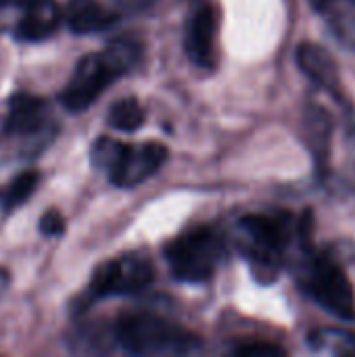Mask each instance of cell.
Instances as JSON below:
<instances>
[{
	"label": "cell",
	"instance_id": "6da1fadb",
	"mask_svg": "<svg viewBox=\"0 0 355 357\" xmlns=\"http://www.w3.org/2000/svg\"><path fill=\"white\" fill-rule=\"evenodd\" d=\"M115 337L132 356H190L201 351V339L153 314H128L115 324Z\"/></svg>",
	"mask_w": 355,
	"mask_h": 357
},
{
	"label": "cell",
	"instance_id": "7a4b0ae2",
	"mask_svg": "<svg viewBox=\"0 0 355 357\" xmlns=\"http://www.w3.org/2000/svg\"><path fill=\"white\" fill-rule=\"evenodd\" d=\"M226 257V243L213 228H197L167 247V264L182 282L209 280Z\"/></svg>",
	"mask_w": 355,
	"mask_h": 357
},
{
	"label": "cell",
	"instance_id": "3957f363",
	"mask_svg": "<svg viewBox=\"0 0 355 357\" xmlns=\"http://www.w3.org/2000/svg\"><path fill=\"white\" fill-rule=\"evenodd\" d=\"M245 232V251L259 280L272 282L282 266L285 249L291 238L287 215H247L241 220Z\"/></svg>",
	"mask_w": 355,
	"mask_h": 357
},
{
	"label": "cell",
	"instance_id": "277c9868",
	"mask_svg": "<svg viewBox=\"0 0 355 357\" xmlns=\"http://www.w3.org/2000/svg\"><path fill=\"white\" fill-rule=\"evenodd\" d=\"M303 291L341 320H355L354 289L345 272L328 257H312L301 272Z\"/></svg>",
	"mask_w": 355,
	"mask_h": 357
},
{
	"label": "cell",
	"instance_id": "5b68a950",
	"mask_svg": "<svg viewBox=\"0 0 355 357\" xmlns=\"http://www.w3.org/2000/svg\"><path fill=\"white\" fill-rule=\"evenodd\" d=\"M153 280H155V270L149 264V259L138 255H126L96 268L90 280L88 295L92 299L134 295L144 291Z\"/></svg>",
	"mask_w": 355,
	"mask_h": 357
},
{
	"label": "cell",
	"instance_id": "8992f818",
	"mask_svg": "<svg viewBox=\"0 0 355 357\" xmlns=\"http://www.w3.org/2000/svg\"><path fill=\"white\" fill-rule=\"evenodd\" d=\"M117 77L103 59V54H86L73 69L71 79L67 82L61 102L67 111L80 113L86 111L103 92L109 84H113Z\"/></svg>",
	"mask_w": 355,
	"mask_h": 357
},
{
	"label": "cell",
	"instance_id": "52a82bcc",
	"mask_svg": "<svg viewBox=\"0 0 355 357\" xmlns=\"http://www.w3.org/2000/svg\"><path fill=\"white\" fill-rule=\"evenodd\" d=\"M167 149L159 142L123 144L107 172L111 182L119 188H132L155 176L167 161Z\"/></svg>",
	"mask_w": 355,
	"mask_h": 357
},
{
	"label": "cell",
	"instance_id": "ba28073f",
	"mask_svg": "<svg viewBox=\"0 0 355 357\" xmlns=\"http://www.w3.org/2000/svg\"><path fill=\"white\" fill-rule=\"evenodd\" d=\"M216 36L218 15L209 2H197L186 21L184 48L188 59L201 69H213L216 65Z\"/></svg>",
	"mask_w": 355,
	"mask_h": 357
},
{
	"label": "cell",
	"instance_id": "9c48e42d",
	"mask_svg": "<svg viewBox=\"0 0 355 357\" xmlns=\"http://www.w3.org/2000/svg\"><path fill=\"white\" fill-rule=\"evenodd\" d=\"M48 126V105L46 100L19 92L8 98L4 132L10 136H33Z\"/></svg>",
	"mask_w": 355,
	"mask_h": 357
},
{
	"label": "cell",
	"instance_id": "30bf717a",
	"mask_svg": "<svg viewBox=\"0 0 355 357\" xmlns=\"http://www.w3.org/2000/svg\"><path fill=\"white\" fill-rule=\"evenodd\" d=\"M61 8L56 0H33L23 8V17L15 27V36L23 42H40L56 31Z\"/></svg>",
	"mask_w": 355,
	"mask_h": 357
},
{
	"label": "cell",
	"instance_id": "8fae6325",
	"mask_svg": "<svg viewBox=\"0 0 355 357\" xmlns=\"http://www.w3.org/2000/svg\"><path fill=\"white\" fill-rule=\"evenodd\" d=\"M297 63L301 71L320 88L335 92L339 88V67L331 52L320 44L305 42L297 48Z\"/></svg>",
	"mask_w": 355,
	"mask_h": 357
},
{
	"label": "cell",
	"instance_id": "7c38bea8",
	"mask_svg": "<svg viewBox=\"0 0 355 357\" xmlns=\"http://www.w3.org/2000/svg\"><path fill=\"white\" fill-rule=\"evenodd\" d=\"M65 21L73 33L86 36L109 29L117 21V13L109 10L98 0H69L65 6Z\"/></svg>",
	"mask_w": 355,
	"mask_h": 357
},
{
	"label": "cell",
	"instance_id": "4fadbf2b",
	"mask_svg": "<svg viewBox=\"0 0 355 357\" xmlns=\"http://www.w3.org/2000/svg\"><path fill=\"white\" fill-rule=\"evenodd\" d=\"M100 54L111 67V71L115 73V77H121L136 67V63L142 56V46L136 38L123 36V38H115Z\"/></svg>",
	"mask_w": 355,
	"mask_h": 357
},
{
	"label": "cell",
	"instance_id": "5bb4252c",
	"mask_svg": "<svg viewBox=\"0 0 355 357\" xmlns=\"http://www.w3.org/2000/svg\"><path fill=\"white\" fill-rule=\"evenodd\" d=\"M310 347L316 354L326 356H355V333L339 331V328H324L316 331L308 337Z\"/></svg>",
	"mask_w": 355,
	"mask_h": 357
},
{
	"label": "cell",
	"instance_id": "9a60e30c",
	"mask_svg": "<svg viewBox=\"0 0 355 357\" xmlns=\"http://www.w3.org/2000/svg\"><path fill=\"white\" fill-rule=\"evenodd\" d=\"M107 121L119 132H136L144 123V111L136 98H121L111 107Z\"/></svg>",
	"mask_w": 355,
	"mask_h": 357
},
{
	"label": "cell",
	"instance_id": "2e32d148",
	"mask_svg": "<svg viewBox=\"0 0 355 357\" xmlns=\"http://www.w3.org/2000/svg\"><path fill=\"white\" fill-rule=\"evenodd\" d=\"M38 182H40L38 172H21V174L6 186V190H4V195H2V205H4V209L10 211V209H17L19 205H23V203L33 195Z\"/></svg>",
	"mask_w": 355,
	"mask_h": 357
},
{
	"label": "cell",
	"instance_id": "e0dca14e",
	"mask_svg": "<svg viewBox=\"0 0 355 357\" xmlns=\"http://www.w3.org/2000/svg\"><path fill=\"white\" fill-rule=\"evenodd\" d=\"M310 138L314 140V151L318 159H326L328 155V138H331V117L322 109H314L308 117Z\"/></svg>",
	"mask_w": 355,
	"mask_h": 357
},
{
	"label": "cell",
	"instance_id": "ac0fdd59",
	"mask_svg": "<svg viewBox=\"0 0 355 357\" xmlns=\"http://www.w3.org/2000/svg\"><path fill=\"white\" fill-rule=\"evenodd\" d=\"M121 149V142L119 140H113V138H98L94 144H92V151H90V157H92V165L96 169H103V172H109L117 153Z\"/></svg>",
	"mask_w": 355,
	"mask_h": 357
},
{
	"label": "cell",
	"instance_id": "d6986e66",
	"mask_svg": "<svg viewBox=\"0 0 355 357\" xmlns=\"http://www.w3.org/2000/svg\"><path fill=\"white\" fill-rule=\"evenodd\" d=\"M234 356L239 357H280L285 356V349L274 345V343H247V345H239L234 349Z\"/></svg>",
	"mask_w": 355,
	"mask_h": 357
},
{
	"label": "cell",
	"instance_id": "ffe728a7",
	"mask_svg": "<svg viewBox=\"0 0 355 357\" xmlns=\"http://www.w3.org/2000/svg\"><path fill=\"white\" fill-rule=\"evenodd\" d=\"M40 232L44 236H61L65 232V220L59 211H46L40 218Z\"/></svg>",
	"mask_w": 355,
	"mask_h": 357
},
{
	"label": "cell",
	"instance_id": "44dd1931",
	"mask_svg": "<svg viewBox=\"0 0 355 357\" xmlns=\"http://www.w3.org/2000/svg\"><path fill=\"white\" fill-rule=\"evenodd\" d=\"M119 6H126V8H132V10H140V8H146L151 6L155 0H115Z\"/></svg>",
	"mask_w": 355,
	"mask_h": 357
},
{
	"label": "cell",
	"instance_id": "7402d4cb",
	"mask_svg": "<svg viewBox=\"0 0 355 357\" xmlns=\"http://www.w3.org/2000/svg\"><path fill=\"white\" fill-rule=\"evenodd\" d=\"M33 0H0V6H13V8H25V6H29Z\"/></svg>",
	"mask_w": 355,
	"mask_h": 357
},
{
	"label": "cell",
	"instance_id": "603a6c76",
	"mask_svg": "<svg viewBox=\"0 0 355 357\" xmlns=\"http://www.w3.org/2000/svg\"><path fill=\"white\" fill-rule=\"evenodd\" d=\"M8 287V272L4 268H0V293Z\"/></svg>",
	"mask_w": 355,
	"mask_h": 357
},
{
	"label": "cell",
	"instance_id": "cb8c5ba5",
	"mask_svg": "<svg viewBox=\"0 0 355 357\" xmlns=\"http://www.w3.org/2000/svg\"><path fill=\"white\" fill-rule=\"evenodd\" d=\"M316 8H328L335 0H310Z\"/></svg>",
	"mask_w": 355,
	"mask_h": 357
}]
</instances>
